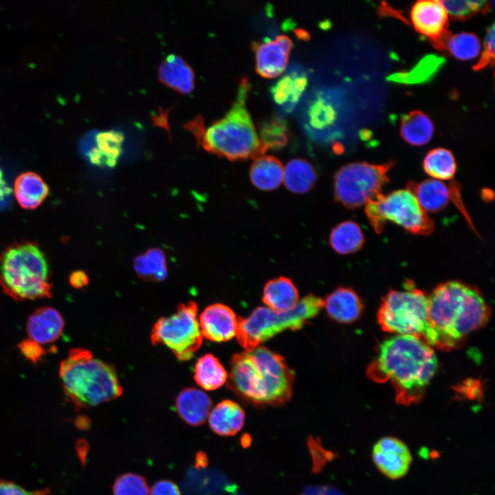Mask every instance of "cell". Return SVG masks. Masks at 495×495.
<instances>
[{
  "label": "cell",
  "mask_w": 495,
  "mask_h": 495,
  "mask_svg": "<svg viewBox=\"0 0 495 495\" xmlns=\"http://www.w3.org/2000/svg\"><path fill=\"white\" fill-rule=\"evenodd\" d=\"M205 459H206V457L204 456L203 454H198V456H197V459H196L197 465H198V466L204 465V463H206Z\"/></svg>",
  "instance_id": "cell-44"
},
{
  "label": "cell",
  "mask_w": 495,
  "mask_h": 495,
  "mask_svg": "<svg viewBox=\"0 0 495 495\" xmlns=\"http://www.w3.org/2000/svg\"><path fill=\"white\" fill-rule=\"evenodd\" d=\"M64 325V318L58 310L43 307L37 309L28 318L27 332L30 340L39 344H45L59 338Z\"/></svg>",
  "instance_id": "cell-16"
},
{
  "label": "cell",
  "mask_w": 495,
  "mask_h": 495,
  "mask_svg": "<svg viewBox=\"0 0 495 495\" xmlns=\"http://www.w3.org/2000/svg\"><path fill=\"white\" fill-rule=\"evenodd\" d=\"M490 309L478 289L458 280L442 283L428 296L424 341L443 350L456 347L489 320Z\"/></svg>",
  "instance_id": "cell-2"
},
{
  "label": "cell",
  "mask_w": 495,
  "mask_h": 495,
  "mask_svg": "<svg viewBox=\"0 0 495 495\" xmlns=\"http://www.w3.org/2000/svg\"><path fill=\"white\" fill-rule=\"evenodd\" d=\"M481 50V43L476 35L461 32L446 38L443 51L448 52L456 58L468 60L476 58Z\"/></svg>",
  "instance_id": "cell-34"
},
{
  "label": "cell",
  "mask_w": 495,
  "mask_h": 495,
  "mask_svg": "<svg viewBox=\"0 0 495 495\" xmlns=\"http://www.w3.org/2000/svg\"><path fill=\"white\" fill-rule=\"evenodd\" d=\"M395 162L372 164L355 162L340 167L334 177V197L349 209L365 205L382 193L383 186L389 182L388 171Z\"/></svg>",
  "instance_id": "cell-10"
},
{
  "label": "cell",
  "mask_w": 495,
  "mask_h": 495,
  "mask_svg": "<svg viewBox=\"0 0 495 495\" xmlns=\"http://www.w3.org/2000/svg\"><path fill=\"white\" fill-rule=\"evenodd\" d=\"M124 137L117 131H107L95 136L96 146L87 153L92 164L98 166H114L121 153Z\"/></svg>",
  "instance_id": "cell-28"
},
{
  "label": "cell",
  "mask_w": 495,
  "mask_h": 495,
  "mask_svg": "<svg viewBox=\"0 0 495 495\" xmlns=\"http://www.w3.org/2000/svg\"><path fill=\"white\" fill-rule=\"evenodd\" d=\"M407 189L416 197L425 212H437L443 210L452 198L451 182L449 185L440 180L429 179L417 183L410 182Z\"/></svg>",
  "instance_id": "cell-17"
},
{
  "label": "cell",
  "mask_w": 495,
  "mask_h": 495,
  "mask_svg": "<svg viewBox=\"0 0 495 495\" xmlns=\"http://www.w3.org/2000/svg\"><path fill=\"white\" fill-rule=\"evenodd\" d=\"M284 166L281 162L272 155H261L253 162L250 168V178L257 188L269 191L277 188L283 182Z\"/></svg>",
  "instance_id": "cell-24"
},
{
  "label": "cell",
  "mask_w": 495,
  "mask_h": 495,
  "mask_svg": "<svg viewBox=\"0 0 495 495\" xmlns=\"http://www.w3.org/2000/svg\"><path fill=\"white\" fill-rule=\"evenodd\" d=\"M317 181V173L308 161L303 159L290 160L284 168L283 182L291 192L303 194L311 190Z\"/></svg>",
  "instance_id": "cell-29"
},
{
  "label": "cell",
  "mask_w": 495,
  "mask_h": 495,
  "mask_svg": "<svg viewBox=\"0 0 495 495\" xmlns=\"http://www.w3.org/2000/svg\"><path fill=\"white\" fill-rule=\"evenodd\" d=\"M48 490L30 492L11 482L0 481V495H47Z\"/></svg>",
  "instance_id": "cell-41"
},
{
  "label": "cell",
  "mask_w": 495,
  "mask_h": 495,
  "mask_svg": "<svg viewBox=\"0 0 495 495\" xmlns=\"http://www.w3.org/2000/svg\"><path fill=\"white\" fill-rule=\"evenodd\" d=\"M323 305L321 298L309 294L287 311L257 307L247 318H238L236 337L245 351H251L283 331L302 328L319 314Z\"/></svg>",
  "instance_id": "cell-7"
},
{
  "label": "cell",
  "mask_w": 495,
  "mask_h": 495,
  "mask_svg": "<svg viewBox=\"0 0 495 495\" xmlns=\"http://www.w3.org/2000/svg\"><path fill=\"white\" fill-rule=\"evenodd\" d=\"M299 301L298 291L288 278L280 276L270 280L263 289V302L267 307L278 312L294 309Z\"/></svg>",
  "instance_id": "cell-22"
},
{
  "label": "cell",
  "mask_w": 495,
  "mask_h": 495,
  "mask_svg": "<svg viewBox=\"0 0 495 495\" xmlns=\"http://www.w3.org/2000/svg\"><path fill=\"white\" fill-rule=\"evenodd\" d=\"M364 236L360 226L347 220L336 226L331 231L329 243L332 249L340 254H350L360 250L364 243Z\"/></svg>",
  "instance_id": "cell-27"
},
{
  "label": "cell",
  "mask_w": 495,
  "mask_h": 495,
  "mask_svg": "<svg viewBox=\"0 0 495 495\" xmlns=\"http://www.w3.org/2000/svg\"><path fill=\"white\" fill-rule=\"evenodd\" d=\"M323 307L331 318L338 322L350 323L360 317L363 305L353 289L338 287L326 297Z\"/></svg>",
  "instance_id": "cell-18"
},
{
  "label": "cell",
  "mask_w": 495,
  "mask_h": 495,
  "mask_svg": "<svg viewBox=\"0 0 495 495\" xmlns=\"http://www.w3.org/2000/svg\"><path fill=\"white\" fill-rule=\"evenodd\" d=\"M249 89L243 78L231 108L208 128L199 117L186 124L206 151L231 161L256 158L266 151L245 106Z\"/></svg>",
  "instance_id": "cell-4"
},
{
  "label": "cell",
  "mask_w": 495,
  "mask_h": 495,
  "mask_svg": "<svg viewBox=\"0 0 495 495\" xmlns=\"http://www.w3.org/2000/svg\"><path fill=\"white\" fill-rule=\"evenodd\" d=\"M59 377L66 396L77 408L111 401L123 390L115 368L85 349L69 351L60 363Z\"/></svg>",
  "instance_id": "cell-5"
},
{
  "label": "cell",
  "mask_w": 495,
  "mask_h": 495,
  "mask_svg": "<svg viewBox=\"0 0 495 495\" xmlns=\"http://www.w3.org/2000/svg\"><path fill=\"white\" fill-rule=\"evenodd\" d=\"M197 311V303L190 301L179 304L172 315L160 318L151 331L153 344L165 345L181 361L191 359L203 341Z\"/></svg>",
  "instance_id": "cell-11"
},
{
  "label": "cell",
  "mask_w": 495,
  "mask_h": 495,
  "mask_svg": "<svg viewBox=\"0 0 495 495\" xmlns=\"http://www.w3.org/2000/svg\"><path fill=\"white\" fill-rule=\"evenodd\" d=\"M443 57L434 54L421 59L410 70L394 73L387 78L390 81L404 84L423 83L431 80L444 65Z\"/></svg>",
  "instance_id": "cell-32"
},
{
  "label": "cell",
  "mask_w": 495,
  "mask_h": 495,
  "mask_svg": "<svg viewBox=\"0 0 495 495\" xmlns=\"http://www.w3.org/2000/svg\"><path fill=\"white\" fill-rule=\"evenodd\" d=\"M69 282L74 287L81 288L88 285L89 278L85 272L76 270L71 274Z\"/></svg>",
  "instance_id": "cell-43"
},
{
  "label": "cell",
  "mask_w": 495,
  "mask_h": 495,
  "mask_svg": "<svg viewBox=\"0 0 495 495\" xmlns=\"http://www.w3.org/2000/svg\"><path fill=\"white\" fill-rule=\"evenodd\" d=\"M255 52L256 69L263 77H275L285 68L292 41L287 35L265 39L252 44Z\"/></svg>",
  "instance_id": "cell-14"
},
{
  "label": "cell",
  "mask_w": 495,
  "mask_h": 495,
  "mask_svg": "<svg viewBox=\"0 0 495 495\" xmlns=\"http://www.w3.org/2000/svg\"><path fill=\"white\" fill-rule=\"evenodd\" d=\"M424 172L437 180H450L456 171V163L452 152L437 148L428 152L423 161Z\"/></svg>",
  "instance_id": "cell-33"
},
{
  "label": "cell",
  "mask_w": 495,
  "mask_h": 495,
  "mask_svg": "<svg viewBox=\"0 0 495 495\" xmlns=\"http://www.w3.org/2000/svg\"><path fill=\"white\" fill-rule=\"evenodd\" d=\"M150 495H181L177 485L168 480L155 483L151 489Z\"/></svg>",
  "instance_id": "cell-42"
},
{
  "label": "cell",
  "mask_w": 495,
  "mask_h": 495,
  "mask_svg": "<svg viewBox=\"0 0 495 495\" xmlns=\"http://www.w3.org/2000/svg\"><path fill=\"white\" fill-rule=\"evenodd\" d=\"M113 492V495H148L149 490L143 476L128 473L116 479Z\"/></svg>",
  "instance_id": "cell-37"
},
{
  "label": "cell",
  "mask_w": 495,
  "mask_h": 495,
  "mask_svg": "<svg viewBox=\"0 0 495 495\" xmlns=\"http://www.w3.org/2000/svg\"><path fill=\"white\" fill-rule=\"evenodd\" d=\"M365 214L373 230L378 234L384 230L388 221L419 235H429L434 228L432 219L408 189L380 193L365 204Z\"/></svg>",
  "instance_id": "cell-8"
},
{
  "label": "cell",
  "mask_w": 495,
  "mask_h": 495,
  "mask_svg": "<svg viewBox=\"0 0 495 495\" xmlns=\"http://www.w3.org/2000/svg\"><path fill=\"white\" fill-rule=\"evenodd\" d=\"M494 23L488 28L484 43V50L478 61L473 66V69L478 71L490 65H493L494 61Z\"/></svg>",
  "instance_id": "cell-39"
},
{
  "label": "cell",
  "mask_w": 495,
  "mask_h": 495,
  "mask_svg": "<svg viewBox=\"0 0 495 495\" xmlns=\"http://www.w3.org/2000/svg\"><path fill=\"white\" fill-rule=\"evenodd\" d=\"M294 373L284 358L263 346L236 353L230 363L228 387L246 403L280 406L293 391Z\"/></svg>",
  "instance_id": "cell-3"
},
{
  "label": "cell",
  "mask_w": 495,
  "mask_h": 495,
  "mask_svg": "<svg viewBox=\"0 0 495 495\" xmlns=\"http://www.w3.org/2000/svg\"><path fill=\"white\" fill-rule=\"evenodd\" d=\"M133 268L137 275L146 281H163L168 275L164 252L157 248L138 256L133 261Z\"/></svg>",
  "instance_id": "cell-31"
},
{
  "label": "cell",
  "mask_w": 495,
  "mask_h": 495,
  "mask_svg": "<svg viewBox=\"0 0 495 495\" xmlns=\"http://www.w3.org/2000/svg\"><path fill=\"white\" fill-rule=\"evenodd\" d=\"M194 373L196 383L206 390L221 387L228 375L219 360L212 354H206L197 360Z\"/></svg>",
  "instance_id": "cell-30"
},
{
  "label": "cell",
  "mask_w": 495,
  "mask_h": 495,
  "mask_svg": "<svg viewBox=\"0 0 495 495\" xmlns=\"http://www.w3.org/2000/svg\"><path fill=\"white\" fill-rule=\"evenodd\" d=\"M175 407L180 417L188 424L199 426L208 417L212 408L210 398L204 391L188 388L176 398Z\"/></svg>",
  "instance_id": "cell-19"
},
{
  "label": "cell",
  "mask_w": 495,
  "mask_h": 495,
  "mask_svg": "<svg viewBox=\"0 0 495 495\" xmlns=\"http://www.w3.org/2000/svg\"><path fill=\"white\" fill-rule=\"evenodd\" d=\"M438 366L434 351L419 338L397 335L380 344L367 374L378 383L390 382L396 402L410 405L419 402Z\"/></svg>",
  "instance_id": "cell-1"
},
{
  "label": "cell",
  "mask_w": 495,
  "mask_h": 495,
  "mask_svg": "<svg viewBox=\"0 0 495 495\" xmlns=\"http://www.w3.org/2000/svg\"><path fill=\"white\" fill-rule=\"evenodd\" d=\"M377 320L385 331L424 341L428 326V297L412 286L405 291L392 290L382 299Z\"/></svg>",
  "instance_id": "cell-9"
},
{
  "label": "cell",
  "mask_w": 495,
  "mask_h": 495,
  "mask_svg": "<svg viewBox=\"0 0 495 495\" xmlns=\"http://www.w3.org/2000/svg\"><path fill=\"white\" fill-rule=\"evenodd\" d=\"M259 138L265 151L283 146L288 139V130L285 121L279 118L265 121L260 126Z\"/></svg>",
  "instance_id": "cell-35"
},
{
  "label": "cell",
  "mask_w": 495,
  "mask_h": 495,
  "mask_svg": "<svg viewBox=\"0 0 495 495\" xmlns=\"http://www.w3.org/2000/svg\"><path fill=\"white\" fill-rule=\"evenodd\" d=\"M208 419L214 433L224 437L233 436L243 426L245 412L236 402L226 399L210 410Z\"/></svg>",
  "instance_id": "cell-21"
},
{
  "label": "cell",
  "mask_w": 495,
  "mask_h": 495,
  "mask_svg": "<svg viewBox=\"0 0 495 495\" xmlns=\"http://www.w3.org/2000/svg\"><path fill=\"white\" fill-rule=\"evenodd\" d=\"M372 456L375 466L386 477L397 479L408 471L412 455L408 446L400 439L386 437L373 446Z\"/></svg>",
  "instance_id": "cell-13"
},
{
  "label": "cell",
  "mask_w": 495,
  "mask_h": 495,
  "mask_svg": "<svg viewBox=\"0 0 495 495\" xmlns=\"http://www.w3.org/2000/svg\"><path fill=\"white\" fill-rule=\"evenodd\" d=\"M21 352L27 359L33 363H37L45 355V351L37 342L25 339L22 340L18 345Z\"/></svg>",
  "instance_id": "cell-40"
},
{
  "label": "cell",
  "mask_w": 495,
  "mask_h": 495,
  "mask_svg": "<svg viewBox=\"0 0 495 495\" xmlns=\"http://www.w3.org/2000/svg\"><path fill=\"white\" fill-rule=\"evenodd\" d=\"M158 74L162 82L182 94H188L194 88V71L179 55L166 56L158 67Z\"/></svg>",
  "instance_id": "cell-20"
},
{
  "label": "cell",
  "mask_w": 495,
  "mask_h": 495,
  "mask_svg": "<svg viewBox=\"0 0 495 495\" xmlns=\"http://www.w3.org/2000/svg\"><path fill=\"white\" fill-rule=\"evenodd\" d=\"M14 189L17 202L24 209L36 208L49 194V188L45 181L39 175L31 171L17 177Z\"/></svg>",
  "instance_id": "cell-23"
},
{
  "label": "cell",
  "mask_w": 495,
  "mask_h": 495,
  "mask_svg": "<svg viewBox=\"0 0 495 495\" xmlns=\"http://www.w3.org/2000/svg\"><path fill=\"white\" fill-rule=\"evenodd\" d=\"M50 277L45 254L34 242L12 244L0 254V286L16 301L51 298Z\"/></svg>",
  "instance_id": "cell-6"
},
{
  "label": "cell",
  "mask_w": 495,
  "mask_h": 495,
  "mask_svg": "<svg viewBox=\"0 0 495 495\" xmlns=\"http://www.w3.org/2000/svg\"><path fill=\"white\" fill-rule=\"evenodd\" d=\"M309 115L312 127L322 129L333 122L336 112L331 104L319 99L311 106Z\"/></svg>",
  "instance_id": "cell-38"
},
{
  "label": "cell",
  "mask_w": 495,
  "mask_h": 495,
  "mask_svg": "<svg viewBox=\"0 0 495 495\" xmlns=\"http://www.w3.org/2000/svg\"><path fill=\"white\" fill-rule=\"evenodd\" d=\"M448 15L452 19L465 21L474 14H485L490 10V1H439Z\"/></svg>",
  "instance_id": "cell-36"
},
{
  "label": "cell",
  "mask_w": 495,
  "mask_h": 495,
  "mask_svg": "<svg viewBox=\"0 0 495 495\" xmlns=\"http://www.w3.org/2000/svg\"><path fill=\"white\" fill-rule=\"evenodd\" d=\"M307 85L303 73L291 72L280 78L271 88L274 101L286 111L292 110L298 102Z\"/></svg>",
  "instance_id": "cell-25"
},
{
  "label": "cell",
  "mask_w": 495,
  "mask_h": 495,
  "mask_svg": "<svg viewBox=\"0 0 495 495\" xmlns=\"http://www.w3.org/2000/svg\"><path fill=\"white\" fill-rule=\"evenodd\" d=\"M415 29L427 37L435 48L443 51L448 31V15L439 1H417L410 10Z\"/></svg>",
  "instance_id": "cell-12"
},
{
  "label": "cell",
  "mask_w": 495,
  "mask_h": 495,
  "mask_svg": "<svg viewBox=\"0 0 495 495\" xmlns=\"http://www.w3.org/2000/svg\"><path fill=\"white\" fill-rule=\"evenodd\" d=\"M199 323L202 337L221 342L228 341L236 336L238 318L227 305L214 303L203 311Z\"/></svg>",
  "instance_id": "cell-15"
},
{
  "label": "cell",
  "mask_w": 495,
  "mask_h": 495,
  "mask_svg": "<svg viewBox=\"0 0 495 495\" xmlns=\"http://www.w3.org/2000/svg\"><path fill=\"white\" fill-rule=\"evenodd\" d=\"M434 126L428 116L421 111H412L401 119L402 138L412 146H423L432 138Z\"/></svg>",
  "instance_id": "cell-26"
}]
</instances>
